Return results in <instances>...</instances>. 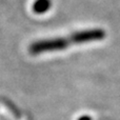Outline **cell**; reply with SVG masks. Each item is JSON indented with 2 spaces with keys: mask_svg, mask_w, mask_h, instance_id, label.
<instances>
[{
  "mask_svg": "<svg viewBox=\"0 0 120 120\" xmlns=\"http://www.w3.org/2000/svg\"><path fill=\"white\" fill-rule=\"evenodd\" d=\"M73 43L72 37L64 38V37H57V38H50V39H43L35 41L29 46V52L32 55H39L43 53L49 52H56L61 51L68 48Z\"/></svg>",
  "mask_w": 120,
  "mask_h": 120,
  "instance_id": "obj_1",
  "label": "cell"
},
{
  "mask_svg": "<svg viewBox=\"0 0 120 120\" xmlns=\"http://www.w3.org/2000/svg\"><path fill=\"white\" fill-rule=\"evenodd\" d=\"M71 37L74 44H82L91 41L102 40L105 37V32L102 29H89L73 33Z\"/></svg>",
  "mask_w": 120,
  "mask_h": 120,
  "instance_id": "obj_2",
  "label": "cell"
},
{
  "mask_svg": "<svg viewBox=\"0 0 120 120\" xmlns=\"http://www.w3.org/2000/svg\"><path fill=\"white\" fill-rule=\"evenodd\" d=\"M51 1L50 0H37L33 5V11L37 14H43L50 8Z\"/></svg>",
  "mask_w": 120,
  "mask_h": 120,
  "instance_id": "obj_3",
  "label": "cell"
},
{
  "mask_svg": "<svg viewBox=\"0 0 120 120\" xmlns=\"http://www.w3.org/2000/svg\"><path fill=\"white\" fill-rule=\"evenodd\" d=\"M78 120H93V119H92V117L89 116V115H83V116L79 117Z\"/></svg>",
  "mask_w": 120,
  "mask_h": 120,
  "instance_id": "obj_4",
  "label": "cell"
}]
</instances>
